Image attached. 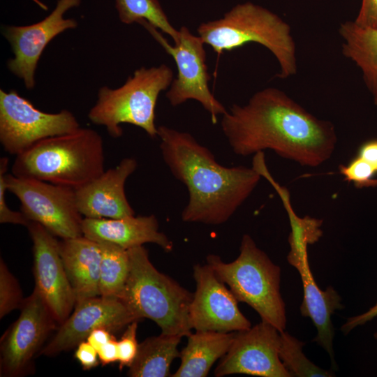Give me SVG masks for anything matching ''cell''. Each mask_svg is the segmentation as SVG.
I'll return each mask as SVG.
<instances>
[{"mask_svg":"<svg viewBox=\"0 0 377 377\" xmlns=\"http://www.w3.org/2000/svg\"><path fill=\"white\" fill-rule=\"evenodd\" d=\"M221 126L232 151L248 156L274 151L304 167H318L333 154L337 135L334 124L310 113L283 91L267 87L243 105L233 104Z\"/></svg>","mask_w":377,"mask_h":377,"instance_id":"obj_1","label":"cell"},{"mask_svg":"<svg viewBox=\"0 0 377 377\" xmlns=\"http://www.w3.org/2000/svg\"><path fill=\"white\" fill-rule=\"evenodd\" d=\"M160 149L172 175L187 188L188 200L182 219L188 223H226L258 185L261 175L253 168L226 167L190 133L158 126Z\"/></svg>","mask_w":377,"mask_h":377,"instance_id":"obj_2","label":"cell"},{"mask_svg":"<svg viewBox=\"0 0 377 377\" xmlns=\"http://www.w3.org/2000/svg\"><path fill=\"white\" fill-rule=\"evenodd\" d=\"M105 171L102 137L81 128L42 140L16 156L12 174L76 189Z\"/></svg>","mask_w":377,"mask_h":377,"instance_id":"obj_3","label":"cell"},{"mask_svg":"<svg viewBox=\"0 0 377 377\" xmlns=\"http://www.w3.org/2000/svg\"><path fill=\"white\" fill-rule=\"evenodd\" d=\"M197 31L205 44L219 54L255 43L274 56L280 67L277 77L286 79L297 73L296 45L290 26L260 5L238 3L222 17L200 24Z\"/></svg>","mask_w":377,"mask_h":377,"instance_id":"obj_4","label":"cell"},{"mask_svg":"<svg viewBox=\"0 0 377 377\" xmlns=\"http://www.w3.org/2000/svg\"><path fill=\"white\" fill-rule=\"evenodd\" d=\"M128 251L129 272L120 300L138 320H153L162 333L188 337L192 330L189 306L193 294L158 271L143 246Z\"/></svg>","mask_w":377,"mask_h":377,"instance_id":"obj_5","label":"cell"},{"mask_svg":"<svg viewBox=\"0 0 377 377\" xmlns=\"http://www.w3.org/2000/svg\"><path fill=\"white\" fill-rule=\"evenodd\" d=\"M207 264L229 287L238 302L252 307L261 320L279 332L286 325V305L280 293L281 269L260 249L252 237L243 235L237 258L226 263L209 255Z\"/></svg>","mask_w":377,"mask_h":377,"instance_id":"obj_6","label":"cell"},{"mask_svg":"<svg viewBox=\"0 0 377 377\" xmlns=\"http://www.w3.org/2000/svg\"><path fill=\"white\" fill-rule=\"evenodd\" d=\"M173 80V71L165 64L141 67L115 89L101 87L97 100L88 113L91 123L105 127L114 138L123 134L122 124L143 129L151 138L158 137L155 110L161 91Z\"/></svg>","mask_w":377,"mask_h":377,"instance_id":"obj_7","label":"cell"},{"mask_svg":"<svg viewBox=\"0 0 377 377\" xmlns=\"http://www.w3.org/2000/svg\"><path fill=\"white\" fill-rule=\"evenodd\" d=\"M138 24L148 31L176 64L177 77L173 79L165 94L170 105L175 107L188 100H195L210 114L212 122L217 123L218 117L224 114L227 110L209 89L211 77L208 73L203 40L183 26L179 29V41L172 45L158 29L147 22L142 20Z\"/></svg>","mask_w":377,"mask_h":377,"instance_id":"obj_8","label":"cell"},{"mask_svg":"<svg viewBox=\"0 0 377 377\" xmlns=\"http://www.w3.org/2000/svg\"><path fill=\"white\" fill-rule=\"evenodd\" d=\"M8 191L21 204V212L29 221L37 222L61 239L83 235L75 189L37 179L7 174Z\"/></svg>","mask_w":377,"mask_h":377,"instance_id":"obj_9","label":"cell"},{"mask_svg":"<svg viewBox=\"0 0 377 377\" xmlns=\"http://www.w3.org/2000/svg\"><path fill=\"white\" fill-rule=\"evenodd\" d=\"M68 110L43 112L15 90L0 89V142L4 151L17 156L45 138L71 133L80 128Z\"/></svg>","mask_w":377,"mask_h":377,"instance_id":"obj_10","label":"cell"},{"mask_svg":"<svg viewBox=\"0 0 377 377\" xmlns=\"http://www.w3.org/2000/svg\"><path fill=\"white\" fill-rule=\"evenodd\" d=\"M20 310L1 339V376L19 377L29 371L35 354L59 325L36 288Z\"/></svg>","mask_w":377,"mask_h":377,"instance_id":"obj_11","label":"cell"},{"mask_svg":"<svg viewBox=\"0 0 377 377\" xmlns=\"http://www.w3.org/2000/svg\"><path fill=\"white\" fill-rule=\"evenodd\" d=\"M281 332L269 323L261 322L235 333L214 376L246 374L262 377H291L279 357Z\"/></svg>","mask_w":377,"mask_h":377,"instance_id":"obj_12","label":"cell"},{"mask_svg":"<svg viewBox=\"0 0 377 377\" xmlns=\"http://www.w3.org/2000/svg\"><path fill=\"white\" fill-rule=\"evenodd\" d=\"M80 3L81 0H58L54 10L42 20L29 25L3 27V34L13 52V57L7 62L8 68L23 81L27 89L35 86L36 70L47 44L61 33L77 27L75 19L64 16Z\"/></svg>","mask_w":377,"mask_h":377,"instance_id":"obj_13","label":"cell"},{"mask_svg":"<svg viewBox=\"0 0 377 377\" xmlns=\"http://www.w3.org/2000/svg\"><path fill=\"white\" fill-rule=\"evenodd\" d=\"M193 277L196 289L189 306L192 329L232 332L251 327L239 310L235 295L209 265H195Z\"/></svg>","mask_w":377,"mask_h":377,"instance_id":"obj_14","label":"cell"},{"mask_svg":"<svg viewBox=\"0 0 377 377\" xmlns=\"http://www.w3.org/2000/svg\"><path fill=\"white\" fill-rule=\"evenodd\" d=\"M33 242L35 288L59 325L71 315L75 299L61 259L59 241L37 222L27 227Z\"/></svg>","mask_w":377,"mask_h":377,"instance_id":"obj_15","label":"cell"},{"mask_svg":"<svg viewBox=\"0 0 377 377\" xmlns=\"http://www.w3.org/2000/svg\"><path fill=\"white\" fill-rule=\"evenodd\" d=\"M74 311L60 325L40 354L54 356L77 346L94 330L105 327L117 331L138 320L119 299L101 296L75 304Z\"/></svg>","mask_w":377,"mask_h":377,"instance_id":"obj_16","label":"cell"},{"mask_svg":"<svg viewBox=\"0 0 377 377\" xmlns=\"http://www.w3.org/2000/svg\"><path fill=\"white\" fill-rule=\"evenodd\" d=\"M138 168L133 158H125L115 167L76 189L78 209L84 218L119 219L135 215L125 193L128 177Z\"/></svg>","mask_w":377,"mask_h":377,"instance_id":"obj_17","label":"cell"},{"mask_svg":"<svg viewBox=\"0 0 377 377\" xmlns=\"http://www.w3.org/2000/svg\"><path fill=\"white\" fill-rule=\"evenodd\" d=\"M289 246L288 261L299 272L303 286L304 298L300 306L301 314L312 320L317 330L313 341L328 353L334 365V332L331 317L336 310L343 308L341 298L332 286L323 290L316 283L309 267L307 252L309 245L289 244Z\"/></svg>","mask_w":377,"mask_h":377,"instance_id":"obj_18","label":"cell"},{"mask_svg":"<svg viewBox=\"0 0 377 377\" xmlns=\"http://www.w3.org/2000/svg\"><path fill=\"white\" fill-rule=\"evenodd\" d=\"M84 237L98 242H108L126 249L154 243L165 251L173 249L172 241L159 231L156 217L130 216L119 219L84 218L82 223Z\"/></svg>","mask_w":377,"mask_h":377,"instance_id":"obj_19","label":"cell"},{"mask_svg":"<svg viewBox=\"0 0 377 377\" xmlns=\"http://www.w3.org/2000/svg\"><path fill=\"white\" fill-rule=\"evenodd\" d=\"M59 245L75 304L100 296L101 244L82 235L62 239Z\"/></svg>","mask_w":377,"mask_h":377,"instance_id":"obj_20","label":"cell"},{"mask_svg":"<svg viewBox=\"0 0 377 377\" xmlns=\"http://www.w3.org/2000/svg\"><path fill=\"white\" fill-rule=\"evenodd\" d=\"M235 332L195 331L180 352V365L172 377H205L213 364L228 352Z\"/></svg>","mask_w":377,"mask_h":377,"instance_id":"obj_21","label":"cell"},{"mask_svg":"<svg viewBox=\"0 0 377 377\" xmlns=\"http://www.w3.org/2000/svg\"><path fill=\"white\" fill-rule=\"evenodd\" d=\"M338 31L342 39V54L360 70L377 106V29L346 21L340 24Z\"/></svg>","mask_w":377,"mask_h":377,"instance_id":"obj_22","label":"cell"},{"mask_svg":"<svg viewBox=\"0 0 377 377\" xmlns=\"http://www.w3.org/2000/svg\"><path fill=\"white\" fill-rule=\"evenodd\" d=\"M182 337L161 333L147 338L139 344L133 362L128 367L131 377L170 376V367L176 357H180L178 345Z\"/></svg>","mask_w":377,"mask_h":377,"instance_id":"obj_23","label":"cell"},{"mask_svg":"<svg viewBox=\"0 0 377 377\" xmlns=\"http://www.w3.org/2000/svg\"><path fill=\"white\" fill-rule=\"evenodd\" d=\"M99 243L102 248L100 296L120 300L129 272L128 249L111 243Z\"/></svg>","mask_w":377,"mask_h":377,"instance_id":"obj_24","label":"cell"},{"mask_svg":"<svg viewBox=\"0 0 377 377\" xmlns=\"http://www.w3.org/2000/svg\"><path fill=\"white\" fill-rule=\"evenodd\" d=\"M119 20L126 24L146 21L170 36L175 43L179 31L169 21L158 0H114Z\"/></svg>","mask_w":377,"mask_h":377,"instance_id":"obj_25","label":"cell"},{"mask_svg":"<svg viewBox=\"0 0 377 377\" xmlns=\"http://www.w3.org/2000/svg\"><path fill=\"white\" fill-rule=\"evenodd\" d=\"M304 345V342L288 332H281L279 357L291 376H334L333 373L318 367L304 355L302 352Z\"/></svg>","mask_w":377,"mask_h":377,"instance_id":"obj_26","label":"cell"},{"mask_svg":"<svg viewBox=\"0 0 377 377\" xmlns=\"http://www.w3.org/2000/svg\"><path fill=\"white\" fill-rule=\"evenodd\" d=\"M24 298L17 280L0 260V318L16 309H20Z\"/></svg>","mask_w":377,"mask_h":377,"instance_id":"obj_27","label":"cell"},{"mask_svg":"<svg viewBox=\"0 0 377 377\" xmlns=\"http://www.w3.org/2000/svg\"><path fill=\"white\" fill-rule=\"evenodd\" d=\"M8 158L2 157L0 159V223L22 225L27 227L30 221L22 212L12 210L6 201V172L8 168Z\"/></svg>","mask_w":377,"mask_h":377,"instance_id":"obj_28","label":"cell"},{"mask_svg":"<svg viewBox=\"0 0 377 377\" xmlns=\"http://www.w3.org/2000/svg\"><path fill=\"white\" fill-rule=\"evenodd\" d=\"M138 322L135 320L127 325L122 337L117 341L120 369L124 367H129L137 355L139 348L137 340Z\"/></svg>","mask_w":377,"mask_h":377,"instance_id":"obj_29","label":"cell"},{"mask_svg":"<svg viewBox=\"0 0 377 377\" xmlns=\"http://www.w3.org/2000/svg\"><path fill=\"white\" fill-rule=\"evenodd\" d=\"M353 21L361 27L377 29V0H362Z\"/></svg>","mask_w":377,"mask_h":377,"instance_id":"obj_30","label":"cell"},{"mask_svg":"<svg viewBox=\"0 0 377 377\" xmlns=\"http://www.w3.org/2000/svg\"><path fill=\"white\" fill-rule=\"evenodd\" d=\"M75 357L84 369H91L98 364V351L87 340L77 346Z\"/></svg>","mask_w":377,"mask_h":377,"instance_id":"obj_31","label":"cell"},{"mask_svg":"<svg viewBox=\"0 0 377 377\" xmlns=\"http://www.w3.org/2000/svg\"><path fill=\"white\" fill-rule=\"evenodd\" d=\"M377 316V302L376 304L363 313L348 318L342 325L341 331L346 335L355 327L364 325Z\"/></svg>","mask_w":377,"mask_h":377,"instance_id":"obj_32","label":"cell"},{"mask_svg":"<svg viewBox=\"0 0 377 377\" xmlns=\"http://www.w3.org/2000/svg\"><path fill=\"white\" fill-rule=\"evenodd\" d=\"M356 155L365 160L377 172V138L362 143Z\"/></svg>","mask_w":377,"mask_h":377,"instance_id":"obj_33","label":"cell"},{"mask_svg":"<svg viewBox=\"0 0 377 377\" xmlns=\"http://www.w3.org/2000/svg\"><path fill=\"white\" fill-rule=\"evenodd\" d=\"M97 351L99 360L103 365L118 361V345L114 337L98 348Z\"/></svg>","mask_w":377,"mask_h":377,"instance_id":"obj_34","label":"cell"},{"mask_svg":"<svg viewBox=\"0 0 377 377\" xmlns=\"http://www.w3.org/2000/svg\"><path fill=\"white\" fill-rule=\"evenodd\" d=\"M111 332L107 328L100 327L93 330L86 340L98 350L114 337Z\"/></svg>","mask_w":377,"mask_h":377,"instance_id":"obj_35","label":"cell"},{"mask_svg":"<svg viewBox=\"0 0 377 377\" xmlns=\"http://www.w3.org/2000/svg\"><path fill=\"white\" fill-rule=\"evenodd\" d=\"M377 186V179L375 178L371 180L369 184V187H374Z\"/></svg>","mask_w":377,"mask_h":377,"instance_id":"obj_36","label":"cell"},{"mask_svg":"<svg viewBox=\"0 0 377 377\" xmlns=\"http://www.w3.org/2000/svg\"><path fill=\"white\" fill-rule=\"evenodd\" d=\"M374 337L376 339H377V332L374 333Z\"/></svg>","mask_w":377,"mask_h":377,"instance_id":"obj_37","label":"cell"}]
</instances>
